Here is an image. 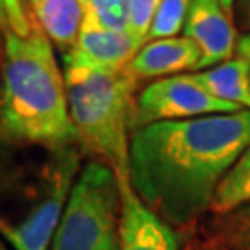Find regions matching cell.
<instances>
[{
	"instance_id": "6da1fadb",
	"label": "cell",
	"mask_w": 250,
	"mask_h": 250,
	"mask_svg": "<svg viewBox=\"0 0 250 250\" xmlns=\"http://www.w3.org/2000/svg\"><path fill=\"white\" fill-rule=\"evenodd\" d=\"M249 146V109L154 123L130 137V184L160 219L191 230Z\"/></svg>"
},
{
	"instance_id": "7a4b0ae2",
	"label": "cell",
	"mask_w": 250,
	"mask_h": 250,
	"mask_svg": "<svg viewBox=\"0 0 250 250\" xmlns=\"http://www.w3.org/2000/svg\"><path fill=\"white\" fill-rule=\"evenodd\" d=\"M0 141L37 146L80 145L69 115L63 72L39 24L26 37H2Z\"/></svg>"
},
{
	"instance_id": "3957f363",
	"label": "cell",
	"mask_w": 250,
	"mask_h": 250,
	"mask_svg": "<svg viewBox=\"0 0 250 250\" xmlns=\"http://www.w3.org/2000/svg\"><path fill=\"white\" fill-rule=\"evenodd\" d=\"M80 169V145L0 141V237L9 249H50Z\"/></svg>"
},
{
	"instance_id": "277c9868",
	"label": "cell",
	"mask_w": 250,
	"mask_h": 250,
	"mask_svg": "<svg viewBox=\"0 0 250 250\" xmlns=\"http://www.w3.org/2000/svg\"><path fill=\"white\" fill-rule=\"evenodd\" d=\"M71 123L83 150L107 163L117 178H130L128 152L134 134L137 78L130 69L63 74Z\"/></svg>"
},
{
	"instance_id": "5b68a950",
	"label": "cell",
	"mask_w": 250,
	"mask_h": 250,
	"mask_svg": "<svg viewBox=\"0 0 250 250\" xmlns=\"http://www.w3.org/2000/svg\"><path fill=\"white\" fill-rule=\"evenodd\" d=\"M121 189L100 160L82 165L48 250H119Z\"/></svg>"
},
{
	"instance_id": "8992f818",
	"label": "cell",
	"mask_w": 250,
	"mask_h": 250,
	"mask_svg": "<svg viewBox=\"0 0 250 250\" xmlns=\"http://www.w3.org/2000/svg\"><path fill=\"white\" fill-rule=\"evenodd\" d=\"M241 107L223 102L202 89L189 74L150 82L135 97L134 132L163 121H184L217 113H235Z\"/></svg>"
},
{
	"instance_id": "52a82bcc",
	"label": "cell",
	"mask_w": 250,
	"mask_h": 250,
	"mask_svg": "<svg viewBox=\"0 0 250 250\" xmlns=\"http://www.w3.org/2000/svg\"><path fill=\"white\" fill-rule=\"evenodd\" d=\"M141 46L128 32L106 30L83 21L76 43L63 54V74L121 71Z\"/></svg>"
},
{
	"instance_id": "ba28073f",
	"label": "cell",
	"mask_w": 250,
	"mask_h": 250,
	"mask_svg": "<svg viewBox=\"0 0 250 250\" xmlns=\"http://www.w3.org/2000/svg\"><path fill=\"white\" fill-rule=\"evenodd\" d=\"M184 37L200 48L198 71L232 60L239 39L233 26V4L228 0H193Z\"/></svg>"
},
{
	"instance_id": "9c48e42d",
	"label": "cell",
	"mask_w": 250,
	"mask_h": 250,
	"mask_svg": "<svg viewBox=\"0 0 250 250\" xmlns=\"http://www.w3.org/2000/svg\"><path fill=\"white\" fill-rule=\"evenodd\" d=\"M119 250H184L182 237L135 195L130 178L119 180Z\"/></svg>"
},
{
	"instance_id": "30bf717a",
	"label": "cell",
	"mask_w": 250,
	"mask_h": 250,
	"mask_svg": "<svg viewBox=\"0 0 250 250\" xmlns=\"http://www.w3.org/2000/svg\"><path fill=\"white\" fill-rule=\"evenodd\" d=\"M200 48L188 37H169L146 41L134 56L128 69L137 80L169 78L189 71H198Z\"/></svg>"
},
{
	"instance_id": "8fae6325",
	"label": "cell",
	"mask_w": 250,
	"mask_h": 250,
	"mask_svg": "<svg viewBox=\"0 0 250 250\" xmlns=\"http://www.w3.org/2000/svg\"><path fill=\"white\" fill-rule=\"evenodd\" d=\"M191 80L206 89L215 99L250 111V62L245 58H232L211 69L188 72Z\"/></svg>"
},
{
	"instance_id": "7c38bea8",
	"label": "cell",
	"mask_w": 250,
	"mask_h": 250,
	"mask_svg": "<svg viewBox=\"0 0 250 250\" xmlns=\"http://www.w3.org/2000/svg\"><path fill=\"white\" fill-rule=\"evenodd\" d=\"M37 24L43 28L50 43L63 52L71 50L83 24L80 0H28Z\"/></svg>"
},
{
	"instance_id": "4fadbf2b",
	"label": "cell",
	"mask_w": 250,
	"mask_h": 250,
	"mask_svg": "<svg viewBox=\"0 0 250 250\" xmlns=\"http://www.w3.org/2000/svg\"><path fill=\"white\" fill-rule=\"evenodd\" d=\"M200 237L228 250H250V202L223 215H211L200 226Z\"/></svg>"
},
{
	"instance_id": "5bb4252c",
	"label": "cell",
	"mask_w": 250,
	"mask_h": 250,
	"mask_svg": "<svg viewBox=\"0 0 250 250\" xmlns=\"http://www.w3.org/2000/svg\"><path fill=\"white\" fill-rule=\"evenodd\" d=\"M250 202V146L243 152V156L235 161L230 172L221 182L215 191L211 202V215H223L235 208Z\"/></svg>"
},
{
	"instance_id": "9a60e30c",
	"label": "cell",
	"mask_w": 250,
	"mask_h": 250,
	"mask_svg": "<svg viewBox=\"0 0 250 250\" xmlns=\"http://www.w3.org/2000/svg\"><path fill=\"white\" fill-rule=\"evenodd\" d=\"M191 2L193 0H161L146 41L178 37V34L184 32L186 26Z\"/></svg>"
},
{
	"instance_id": "2e32d148",
	"label": "cell",
	"mask_w": 250,
	"mask_h": 250,
	"mask_svg": "<svg viewBox=\"0 0 250 250\" xmlns=\"http://www.w3.org/2000/svg\"><path fill=\"white\" fill-rule=\"evenodd\" d=\"M83 21L106 30L126 32L128 0H80Z\"/></svg>"
},
{
	"instance_id": "e0dca14e",
	"label": "cell",
	"mask_w": 250,
	"mask_h": 250,
	"mask_svg": "<svg viewBox=\"0 0 250 250\" xmlns=\"http://www.w3.org/2000/svg\"><path fill=\"white\" fill-rule=\"evenodd\" d=\"M36 24L32 9H28L22 0H0V45L2 37L8 34L19 37L30 36Z\"/></svg>"
},
{
	"instance_id": "ac0fdd59",
	"label": "cell",
	"mask_w": 250,
	"mask_h": 250,
	"mask_svg": "<svg viewBox=\"0 0 250 250\" xmlns=\"http://www.w3.org/2000/svg\"><path fill=\"white\" fill-rule=\"evenodd\" d=\"M161 0H128V26L126 32L134 37L139 45L148 39L152 21Z\"/></svg>"
},
{
	"instance_id": "d6986e66",
	"label": "cell",
	"mask_w": 250,
	"mask_h": 250,
	"mask_svg": "<svg viewBox=\"0 0 250 250\" xmlns=\"http://www.w3.org/2000/svg\"><path fill=\"white\" fill-rule=\"evenodd\" d=\"M184 250H228V249H223V247L208 241V239L200 237V235H195V237H191V239L186 243Z\"/></svg>"
},
{
	"instance_id": "ffe728a7",
	"label": "cell",
	"mask_w": 250,
	"mask_h": 250,
	"mask_svg": "<svg viewBox=\"0 0 250 250\" xmlns=\"http://www.w3.org/2000/svg\"><path fill=\"white\" fill-rule=\"evenodd\" d=\"M235 52H237L239 58H245V60L250 62V32L237 39V48H235Z\"/></svg>"
},
{
	"instance_id": "44dd1931",
	"label": "cell",
	"mask_w": 250,
	"mask_h": 250,
	"mask_svg": "<svg viewBox=\"0 0 250 250\" xmlns=\"http://www.w3.org/2000/svg\"><path fill=\"white\" fill-rule=\"evenodd\" d=\"M239 4V9H241V17L245 26L250 28V0H237Z\"/></svg>"
},
{
	"instance_id": "7402d4cb",
	"label": "cell",
	"mask_w": 250,
	"mask_h": 250,
	"mask_svg": "<svg viewBox=\"0 0 250 250\" xmlns=\"http://www.w3.org/2000/svg\"><path fill=\"white\" fill-rule=\"evenodd\" d=\"M0 250H11L8 247V243L4 241V239H2V237H0Z\"/></svg>"
},
{
	"instance_id": "603a6c76",
	"label": "cell",
	"mask_w": 250,
	"mask_h": 250,
	"mask_svg": "<svg viewBox=\"0 0 250 250\" xmlns=\"http://www.w3.org/2000/svg\"><path fill=\"white\" fill-rule=\"evenodd\" d=\"M228 2H232V4H233V0H228Z\"/></svg>"
}]
</instances>
